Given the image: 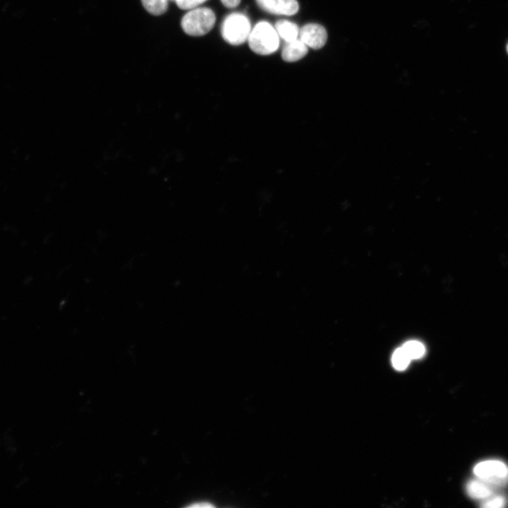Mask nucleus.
Returning a JSON list of instances; mask_svg holds the SVG:
<instances>
[{"mask_svg": "<svg viewBox=\"0 0 508 508\" xmlns=\"http://www.w3.org/2000/svg\"><path fill=\"white\" fill-rule=\"evenodd\" d=\"M250 49L260 55H270L279 46V37L270 23L262 20L251 29L248 38Z\"/></svg>", "mask_w": 508, "mask_h": 508, "instance_id": "1", "label": "nucleus"}, {"mask_svg": "<svg viewBox=\"0 0 508 508\" xmlns=\"http://www.w3.org/2000/svg\"><path fill=\"white\" fill-rule=\"evenodd\" d=\"M216 21L213 11L201 7L190 9L181 19L183 30L188 35L201 36L212 30Z\"/></svg>", "mask_w": 508, "mask_h": 508, "instance_id": "2", "label": "nucleus"}, {"mask_svg": "<svg viewBox=\"0 0 508 508\" xmlns=\"http://www.w3.org/2000/svg\"><path fill=\"white\" fill-rule=\"evenodd\" d=\"M249 18L242 13L228 15L221 25L223 39L231 45H239L248 40L251 31Z\"/></svg>", "mask_w": 508, "mask_h": 508, "instance_id": "3", "label": "nucleus"}, {"mask_svg": "<svg viewBox=\"0 0 508 508\" xmlns=\"http://www.w3.org/2000/svg\"><path fill=\"white\" fill-rule=\"evenodd\" d=\"M474 474L490 485H502L508 480V466L499 460H486L477 464Z\"/></svg>", "mask_w": 508, "mask_h": 508, "instance_id": "4", "label": "nucleus"}, {"mask_svg": "<svg viewBox=\"0 0 508 508\" xmlns=\"http://www.w3.org/2000/svg\"><path fill=\"white\" fill-rule=\"evenodd\" d=\"M299 39L307 47L318 49L326 43L327 34L322 25L318 23H308L300 29Z\"/></svg>", "mask_w": 508, "mask_h": 508, "instance_id": "5", "label": "nucleus"}, {"mask_svg": "<svg viewBox=\"0 0 508 508\" xmlns=\"http://www.w3.org/2000/svg\"><path fill=\"white\" fill-rule=\"evenodd\" d=\"M255 1L262 10L274 15L293 16L299 9L296 0H255Z\"/></svg>", "mask_w": 508, "mask_h": 508, "instance_id": "6", "label": "nucleus"}, {"mask_svg": "<svg viewBox=\"0 0 508 508\" xmlns=\"http://www.w3.org/2000/svg\"><path fill=\"white\" fill-rule=\"evenodd\" d=\"M308 53V47L300 40L286 42L282 51V58L287 62H294L303 58Z\"/></svg>", "mask_w": 508, "mask_h": 508, "instance_id": "7", "label": "nucleus"}, {"mask_svg": "<svg viewBox=\"0 0 508 508\" xmlns=\"http://www.w3.org/2000/svg\"><path fill=\"white\" fill-rule=\"evenodd\" d=\"M274 28L279 35L286 42L298 39L300 29L298 25L288 20H279L276 22Z\"/></svg>", "mask_w": 508, "mask_h": 508, "instance_id": "8", "label": "nucleus"}, {"mask_svg": "<svg viewBox=\"0 0 508 508\" xmlns=\"http://www.w3.org/2000/svg\"><path fill=\"white\" fill-rule=\"evenodd\" d=\"M468 495L474 499L485 500L492 495L490 484L482 480H470L466 485Z\"/></svg>", "mask_w": 508, "mask_h": 508, "instance_id": "9", "label": "nucleus"}, {"mask_svg": "<svg viewBox=\"0 0 508 508\" xmlns=\"http://www.w3.org/2000/svg\"><path fill=\"white\" fill-rule=\"evenodd\" d=\"M141 1L145 10L155 16L163 14L168 7V0H141Z\"/></svg>", "mask_w": 508, "mask_h": 508, "instance_id": "10", "label": "nucleus"}, {"mask_svg": "<svg viewBox=\"0 0 508 508\" xmlns=\"http://www.w3.org/2000/svg\"><path fill=\"white\" fill-rule=\"evenodd\" d=\"M403 349L410 359H417L422 357L425 353L424 345L418 341H409L402 346Z\"/></svg>", "mask_w": 508, "mask_h": 508, "instance_id": "11", "label": "nucleus"}, {"mask_svg": "<svg viewBox=\"0 0 508 508\" xmlns=\"http://www.w3.org/2000/svg\"><path fill=\"white\" fill-rule=\"evenodd\" d=\"M410 358L402 347L397 349L392 357V363L394 368L398 370L406 369L410 362Z\"/></svg>", "mask_w": 508, "mask_h": 508, "instance_id": "12", "label": "nucleus"}, {"mask_svg": "<svg viewBox=\"0 0 508 508\" xmlns=\"http://www.w3.org/2000/svg\"><path fill=\"white\" fill-rule=\"evenodd\" d=\"M506 504L507 500L503 496H490L483 502L481 507L484 508H502L505 507Z\"/></svg>", "mask_w": 508, "mask_h": 508, "instance_id": "13", "label": "nucleus"}, {"mask_svg": "<svg viewBox=\"0 0 508 508\" xmlns=\"http://www.w3.org/2000/svg\"><path fill=\"white\" fill-rule=\"evenodd\" d=\"M207 0H175L179 8L183 10H190L197 8Z\"/></svg>", "mask_w": 508, "mask_h": 508, "instance_id": "14", "label": "nucleus"}, {"mask_svg": "<svg viewBox=\"0 0 508 508\" xmlns=\"http://www.w3.org/2000/svg\"><path fill=\"white\" fill-rule=\"evenodd\" d=\"M222 4L227 8L236 7L241 2V0H220Z\"/></svg>", "mask_w": 508, "mask_h": 508, "instance_id": "15", "label": "nucleus"}, {"mask_svg": "<svg viewBox=\"0 0 508 508\" xmlns=\"http://www.w3.org/2000/svg\"><path fill=\"white\" fill-rule=\"evenodd\" d=\"M189 507H195V508H197V507H213L214 505L212 504H210L208 502H203V503L198 502V503H195L193 504H190Z\"/></svg>", "mask_w": 508, "mask_h": 508, "instance_id": "16", "label": "nucleus"}, {"mask_svg": "<svg viewBox=\"0 0 508 508\" xmlns=\"http://www.w3.org/2000/svg\"><path fill=\"white\" fill-rule=\"evenodd\" d=\"M507 53H508V44H507Z\"/></svg>", "mask_w": 508, "mask_h": 508, "instance_id": "17", "label": "nucleus"}, {"mask_svg": "<svg viewBox=\"0 0 508 508\" xmlns=\"http://www.w3.org/2000/svg\"><path fill=\"white\" fill-rule=\"evenodd\" d=\"M173 1H175V0H173Z\"/></svg>", "mask_w": 508, "mask_h": 508, "instance_id": "18", "label": "nucleus"}]
</instances>
